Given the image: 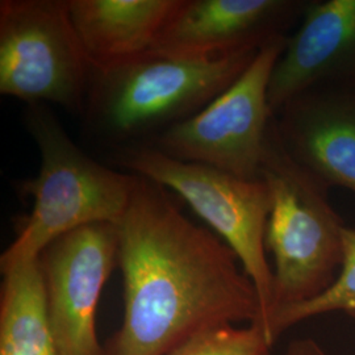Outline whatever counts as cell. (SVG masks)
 Masks as SVG:
<instances>
[{
  "instance_id": "cell-1",
  "label": "cell",
  "mask_w": 355,
  "mask_h": 355,
  "mask_svg": "<svg viewBox=\"0 0 355 355\" xmlns=\"http://www.w3.org/2000/svg\"><path fill=\"white\" fill-rule=\"evenodd\" d=\"M116 227L124 318L105 355H170L204 330L261 324L239 257L183 215L167 189L139 177Z\"/></svg>"
},
{
  "instance_id": "cell-2",
  "label": "cell",
  "mask_w": 355,
  "mask_h": 355,
  "mask_svg": "<svg viewBox=\"0 0 355 355\" xmlns=\"http://www.w3.org/2000/svg\"><path fill=\"white\" fill-rule=\"evenodd\" d=\"M259 51L192 57L150 49L94 71L83 112L89 130L119 149L153 140L202 111Z\"/></svg>"
},
{
  "instance_id": "cell-3",
  "label": "cell",
  "mask_w": 355,
  "mask_h": 355,
  "mask_svg": "<svg viewBox=\"0 0 355 355\" xmlns=\"http://www.w3.org/2000/svg\"><path fill=\"white\" fill-rule=\"evenodd\" d=\"M26 125L37 145V177L17 183L19 195L33 207L17 236L0 257V270L37 261L42 252L78 228L117 224L127 211L139 175L119 173L83 152L46 104H31Z\"/></svg>"
},
{
  "instance_id": "cell-4",
  "label": "cell",
  "mask_w": 355,
  "mask_h": 355,
  "mask_svg": "<svg viewBox=\"0 0 355 355\" xmlns=\"http://www.w3.org/2000/svg\"><path fill=\"white\" fill-rule=\"evenodd\" d=\"M261 178L271 193L266 228V250L274 258L270 338V325L278 313L318 297L337 279L346 225L330 205L329 189L283 146L275 116L267 135Z\"/></svg>"
},
{
  "instance_id": "cell-5",
  "label": "cell",
  "mask_w": 355,
  "mask_h": 355,
  "mask_svg": "<svg viewBox=\"0 0 355 355\" xmlns=\"http://www.w3.org/2000/svg\"><path fill=\"white\" fill-rule=\"evenodd\" d=\"M116 158L132 174L177 193L236 253L255 286L261 304L259 325L268 338L274 277L267 259L271 193L266 182L180 161L148 144L121 148Z\"/></svg>"
},
{
  "instance_id": "cell-6",
  "label": "cell",
  "mask_w": 355,
  "mask_h": 355,
  "mask_svg": "<svg viewBox=\"0 0 355 355\" xmlns=\"http://www.w3.org/2000/svg\"><path fill=\"white\" fill-rule=\"evenodd\" d=\"M92 67L67 0L0 1V94L83 114Z\"/></svg>"
},
{
  "instance_id": "cell-7",
  "label": "cell",
  "mask_w": 355,
  "mask_h": 355,
  "mask_svg": "<svg viewBox=\"0 0 355 355\" xmlns=\"http://www.w3.org/2000/svg\"><path fill=\"white\" fill-rule=\"evenodd\" d=\"M287 38H275L202 111L153 139L155 149L180 161L211 166L242 179H262L261 165L274 114L268 85Z\"/></svg>"
},
{
  "instance_id": "cell-8",
  "label": "cell",
  "mask_w": 355,
  "mask_h": 355,
  "mask_svg": "<svg viewBox=\"0 0 355 355\" xmlns=\"http://www.w3.org/2000/svg\"><path fill=\"white\" fill-rule=\"evenodd\" d=\"M46 313L60 355H105L96 336V309L103 287L119 265L116 224L76 229L38 258Z\"/></svg>"
},
{
  "instance_id": "cell-9",
  "label": "cell",
  "mask_w": 355,
  "mask_h": 355,
  "mask_svg": "<svg viewBox=\"0 0 355 355\" xmlns=\"http://www.w3.org/2000/svg\"><path fill=\"white\" fill-rule=\"evenodd\" d=\"M305 6L296 0H178L152 49L192 57L259 51L287 36Z\"/></svg>"
},
{
  "instance_id": "cell-10",
  "label": "cell",
  "mask_w": 355,
  "mask_h": 355,
  "mask_svg": "<svg viewBox=\"0 0 355 355\" xmlns=\"http://www.w3.org/2000/svg\"><path fill=\"white\" fill-rule=\"evenodd\" d=\"M330 86H355V0L306 3L270 78L271 112L275 116L306 91Z\"/></svg>"
},
{
  "instance_id": "cell-11",
  "label": "cell",
  "mask_w": 355,
  "mask_h": 355,
  "mask_svg": "<svg viewBox=\"0 0 355 355\" xmlns=\"http://www.w3.org/2000/svg\"><path fill=\"white\" fill-rule=\"evenodd\" d=\"M283 146L327 189L355 193V86L306 91L275 114Z\"/></svg>"
},
{
  "instance_id": "cell-12",
  "label": "cell",
  "mask_w": 355,
  "mask_h": 355,
  "mask_svg": "<svg viewBox=\"0 0 355 355\" xmlns=\"http://www.w3.org/2000/svg\"><path fill=\"white\" fill-rule=\"evenodd\" d=\"M178 0H67L94 71L152 49Z\"/></svg>"
},
{
  "instance_id": "cell-13",
  "label": "cell",
  "mask_w": 355,
  "mask_h": 355,
  "mask_svg": "<svg viewBox=\"0 0 355 355\" xmlns=\"http://www.w3.org/2000/svg\"><path fill=\"white\" fill-rule=\"evenodd\" d=\"M1 274L0 355H60L46 313L40 261Z\"/></svg>"
},
{
  "instance_id": "cell-14",
  "label": "cell",
  "mask_w": 355,
  "mask_h": 355,
  "mask_svg": "<svg viewBox=\"0 0 355 355\" xmlns=\"http://www.w3.org/2000/svg\"><path fill=\"white\" fill-rule=\"evenodd\" d=\"M343 240V265L337 279L318 297L278 313L270 325L271 343L293 325L321 315L340 312L355 320V228L345 227Z\"/></svg>"
},
{
  "instance_id": "cell-15",
  "label": "cell",
  "mask_w": 355,
  "mask_h": 355,
  "mask_svg": "<svg viewBox=\"0 0 355 355\" xmlns=\"http://www.w3.org/2000/svg\"><path fill=\"white\" fill-rule=\"evenodd\" d=\"M272 343L258 322L204 330L170 355H272Z\"/></svg>"
},
{
  "instance_id": "cell-16",
  "label": "cell",
  "mask_w": 355,
  "mask_h": 355,
  "mask_svg": "<svg viewBox=\"0 0 355 355\" xmlns=\"http://www.w3.org/2000/svg\"><path fill=\"white\" fill-rule=\"evenodd\" d=\"M284 355H327L315 340L304 338L290 343Z\"/></svg>"
}]
</instances>
